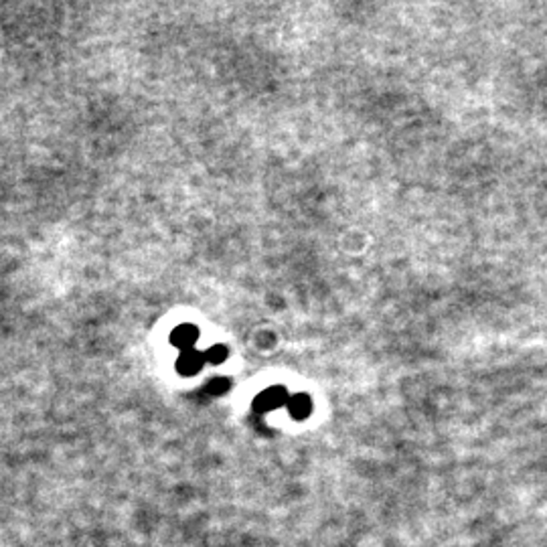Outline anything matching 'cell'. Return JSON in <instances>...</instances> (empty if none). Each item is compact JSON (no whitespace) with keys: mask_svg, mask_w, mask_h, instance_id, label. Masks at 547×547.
<instances>
[{"mask_svg":"<svg viewBox=\"0 0 547 547\" xmlns=\"http://www.w3.org/2000/svg\"><path fill=\"white\" fill-rule=\"evenodd\" d=\"M288 400H290V396H288V391H286V387H282V385H274V387H270V389H264L255 400H253V410L255 412H272V410H278V408H284V405H288Z\"/></svg>","mask_w":547,"mask_h":547,"instance_id":"cell-1","label":"cell"},{"mask_svg":"<svg viewBox=\"0 0 547 547\" xmlns=\"http://www.w3.org/2000/svg\"><path fill=\"white\" fill-rule=\"evenodd\" d=\"M205 353H199L197 349H189V351H180V355L177 359V371L180 375L191 377L195 373L203 369L205 365Z\"/></svg>","mask_w":547,"mask_h":547,"instance_id":"cell-2","label":"cell"},{"mask_svg":"<svg viewBox=\"0 0 547 547\" xmlns=\"http://www.w3.org/2000/svg\"><path fill=\"white\" fill-rule=\"evenodd\" d=\"M199 340V328L195 325H178L171 333V342L180 349V351H189L195 349V342Z\"/></svg>","mask_w":547,"mask_h":547,"instance_id":"cell-3","label":"cell"},{"mask_svg":"<svg viewBox=\"0 0 547 547\" xmlns=\"http://www.w3.org/2000/svg\"><path fill=\"white\" fill-rule=\"evenodd\" d=\"M288 412L294 420H306L312 414V400L309 393H296L288 400Z\"/></svg>","mask_w":547,"mask_h":547,"instance_id":"cell-4","label":"cell"},{"mask_svg":"<svg viewBox=\"0 0 547 547\" xmlns=\"http://www.w3.org/2000/svg\"><path fill=\"white\" fill-rule=\"evenodd\" d=\"M205 359H207L209 363H213V365H219V363H223L227 359V347H223V345L209 347L207 351H205Z\"/></svg>","mask_w":547,"mask_h":547,"instance_id":"cell-5","label":"cell"},{"mask_svg":"<svg viewBox=\"0 0 547 547\" xmlns=\"http://www.w3.org/2000/svg\"><path fill=\"white\" fill-rule=\"evenodd\" d=\"M207 389L211 391V393H225V389H229V381L227 379H223V377H219V379H215V381H211V384L207 385Z\"/></svg>","mask_w":547,"mask_h":547,"instance_id":"cell-6","label":"cell"}]
</instances>
